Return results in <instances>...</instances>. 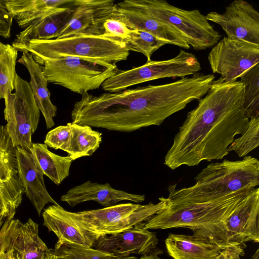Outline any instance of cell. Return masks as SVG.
Listing matches in <instances>:
<instances>
[{
    "label": "cell",
    "instance_id": "6da1fadb",
    "mask_svg": "<svg viewBox=\"0 0 259 259\" xmlns=\"http://www.w3.org/2000/svg\"><path fill=\"white\" fill-rule=\"evenodd\" d=\"M244 87L240 81L214 80L205 96L189 112L167 152L164 164L171 169L222 159L237 135L247 129Z\"/></svg>",
    "mask_w": 259,
    "mask_h": 259
},
{
    "label": "cell",
    "instance_id": "7a4b0ae2",
    "mask_svg": "<svg viewBox=\"0 0 259 259\" xmlns=\"http://www.w3.org/2000/svg\"><path fill=\"white\" fill-rule=\"evenodd\" d=\"M202 91L195 76L174 82L94 96L85 93L71 112L72 123L109 131L131 132L161 124L184 109Z\"/></svg>",
    "mask_w": 259,
    "mask_h": 259
},
{
    "label": "cell",
    "instance_id": "3957f363",
    "mask_svg": "<svg viewBox=\"0 0 259 259\" xmlns=\"http://www.w3.org/2000/svg\"><path fill=\"white\" fill-rule=\"evenodd\" d=\"M251 190L244 189L205 201H168V206L145 222L144 227L148 230L188 228L195 237L223 249L226 248L223 241L224 222Z\"/></svg>",
    "mask_w": 259,
    "mask_h": 259
},
{
    "label": "cell",
    "instance_id": "277c9868",
    "mask_svg": "<svg viewBox=\"0 0 259 259\" xmlns=\"http://www.w3.org/2000/svg\"><path fill=\"white\" fill-rule=\"evenodd\" d=\"M194 185L181 189L177 184L168 187L170 202L214 200L259 184V161L251 156L241 160L211 163L195 178Z\"/></svg>",
    "mask_w": 259,
    "mask_h": 259
},
{
    "label": "cell",
    "instance_id": "5b68a950",
    "mask_svg": "<svg viewBox=\"0 0 259 259\" xmlns=\"http://www.w3.org/2000/svg\"><path fill=\"white\" fill-rule=\"evenodd\" d=\"M18 51L27 52L38 64L48 60L74 57L115 64L126 60L130 51L125 44L102 35H79L48 40L32 39L24 44H12Z\"/></svg>",
    "mask_w": 259,
    "mask_h": 259
},
{
    "label": "cell",
    "instance_id": "8992f818",
    "mask_svg": "<svg viewBox=\"0 0 259 259\" xmlns=\"http://www.w3.org/2000/svg\"><path fill=\"white\" fill-rule=\"evenodd\" d=\"M116 5L121 7L137 9L167 23L178 30L187 44L195 50L213 47L222 35L197 10H186L164 0H125Z\"/></svg>",
    "mask_w": 259,
    "mask_h": 259
},
{
    "label": "cell",
    "instance_id": "52a82bcc",
    "mask_svg": "<svg viewBox=\"0 0 259 259\" xmlns=\"http://www.w3.org/2000/svg\"><path fill=\"white\" fill-rule=\"evenodd\" d=\"M157 203H121L70 214L83 228L99 237L121 232L148 221L168 206L167 198L161 197Z\"/></svg>",
    "mask_w": 259,
    "mask_h": 259
},
{
    "label": "cell",
    "instance_id": "ba28073f",
    "mask_svg": "<svg viewBox=\"0 0 259 259\" xmlns=\"http://www.w3.org/2000/svg\"><path fill=\"white\" fill-rule=\"evenodd\" d=\"M38 64L48 83L62 86L81 95L99 88L118 70L115 64L74 57L45 60Z\"/></svg>",
    "mask_w": 259,
    "mask_h": 259
},
{
    "label": "cell",
    "instance_id": "9c48e42d",
    "mask_svg": "<svg viewBox=\"0 0 259 259\" xmlns=\"http://www.w3.org/2000/svg\"><path fill=\"white\" fill-rule=\"evenodd\" d=\"M200 64L192 53L181 50L173 58L162 61H150L130 70H118L102 84L103 90L110 93L123 91L144 82L167 77H185L201 70Z\"/></svg>",
    "mask_w": 259,
    "mask_h": 259
},
{
    "label": "cell",
    "instance_id": "30bf717a",
    "mask_svg": "<svg viewBox=\"0 0 259 259\" xmlns=\"http://www.w3.org/2000/svg\"><path fill=\"white\" fill-rule=\"evenodd\" d=\"M15 93L5 98V119L8 134L15 147L31 149L32 135L36 130L40 110L34 99L29 82L17 74L15 80Z\"/></svg>",
    "mask_w": 259,
    "mask_h": 259
},
{
    "label": "cell",
    "instance_id": "8fae6325",
    "mask_svg": "<svg viewBox=\"0 0 259 259\" xmlns=\"http://www.w3.org/2000/svg\"><path fill=\"white\" fill-rule=\"evenodd\" d=\"M207 58L213 73L220 74L226 82L237 80L259 63V45L224 37L213 47Z\"/></svg>",
    "mask_w": 259,
    "mask_h": 259
},
{
    "label": "cell",
    "instance_id": "7c38bea8",
    "mask_svg": "<svg viewBox=\"0 0 259 259\" xmlns=\"http://www.w3.org/2000/svg\"><path fill=\"white\" fill-rule=\"evenodd\" d=\"M223 241L246 248L245 242H259V189L252 190L238 204L224 224Z\"/></svg>",
    "mask_w": 259,
    "mask_h": 259
},
{
    "label": "cell",
    "instance_id": "4fadbf2b",
    "mask_svg": "<svg viewBox=\"0 0 259 259\" xmlns=\"http://www.w3.org/2000/svg\"><path fill=\"white\" fill-rule=\"evenodd\" d=\"M145 222L118 233L102 235L95 241L93 248L116 257H125L131 254L145 255L152 253L161 254L157 247L156 233L144 227Z\"/></svg>",
    "mask_w": 259,
    "mask_h": 259
},
{
    "label": "cell",
    "instance_id": "5bb4252c",
    "mask_svg": "<svg viewBox=\"0 0 259 259\" xmlns=\"http://www.w3.org/2000/svg\"><path fill=\"white\" fill-rule=\"evenodd\" d=\"M205 17L208 21L220 25L227 37L259 45V13L247 2L235 0L223 14L210 12Z\"/></svg>",
    "mask_w": 259,
    "mask_h": 259
},
{
    "label": "cell",
    "instance_id": "9a60e30c",
    "mask_svg": "<svg viewBox=\"0 0 259 259\" xmlns=\"http://www.w3.org/2000/svg\"><path fill=\"white\" fill-rule=\"evenodd\" d=\"M73 16L57 38L79 35L103 34L105 21L111 17L115 5L112 0H75Z\"/></svg>",
    "mask_w": 259,
    "mask_h": 259
},
{
    "label": "cell",
    "instance_id": "2e32d148",
    "mask_svg": "<svg viewBox=\"0 0 259 259\" xmlns=\"http://www.w3.org/2000/svg\"><path fill=\"white\" fill-rule=\"evenodd\" d=\"M18 176L24 193L33 205L38 215L45 206L58 203L51 197L45 186L44 174L31 149L15 147Z\"/></svg>",
    "mask_w": 259,
    "mask_h": 259
},
{
    "label": "cell",
    "instance_id": "e0dca14e",
    "mask_svg": "<svg viewBox=\"0 0 259 259\" xmlns=\"http://www.w3.org/2000/svg\"><path fill=\"white\" fill-rule=\"evenodd\" d=\"M111 17L123 22L129 29L150 33L167 44L189 49L183 35L169 24L134 8L121 7L115 4Z\"/></svg>",
    "mask_w": 259,
    "mask_h": 259
},
{
    "label": "cell",
    "instance_id": "ac0fdd59",
    "mask_svg": "<svg viewBox=\"0 0 259 259\" xmlns=\"http://www.w3.org/2000/svg\"><path fill=\"white\" fill-rule=\"evenodd\" d=\"M44 224L49 232L57 236L59 243H73L93 248L98 238L80 225L59 204H53L45 209L42 214Z\"/></svg>",
    "mask_w": 259,
    "mask_h": 259
},
{
    "label": "cell",
    "instance_id": "d6986e66",
    "mask_svg": "<svg viewBox=\"0 0 259 259\" xmlns=\"http://www.w3.org/2000/svg\"><path fill=\"white\" fill-rule=\"evenodd\" d=\"M144 195L135 194L117 190L108 183L98 184L88 181L70 189L60 199L73 207L82 202L94 201L105 207L124 200L139 203L145 200Z\"/></svg>",
    "mask_w": 259,
    "mask_h": 259
},
{
    "label": "cell",
    "instance_id": "ffe728a7",
    "mask_svg": "<svg viewBox=\"0 0 259 259\" xmlns=\"http://www.w3.org/2000/svg\"><path fill=\"white\" fill-rule=\"evenodd\" d=\"M74 11V7L55 9L19 32L12 44H24L32 39L57 38L69 23Z\"/></svg>",
    "mask_w": 259,
    "mask_h": 259
},
{
    "label": "cell",
    "instance_id": "44dd1931",
    "mask_svg": "<svg viewBox=\"0 0 259 259\" xmlns=\"http://www.w3.org/2000/svg\"><path fill=\"white\" fill-rule=\"evenodd\" d=\"M165 244L168 254L174 259H214L223 250L218 245L193 235L170 233Z\"/></svg>",
    "mask_w": 259,
    "mask_h": 259
},
{
    "label": "cell",
    "instance_id": "7402d4cb",
    "mask_svg": "<svg viewBox=\"0 0 259 259\" xmlns=\"http://www.w3.org/2000/svg\"><path fill=\"white\" fill-rule=\"evenodd\" d=\"M18 62L25 66L30 76V85L35 103L45 119L48 129L55 125L54 117L56 116L57 107L51 102L48 82L45 77L41 66L33 59L27 52H22Z\"/></svg>",
    "mask_w": 259,
    "mask_h": 259
},
{
    "label": "cell",
    "instance_id": "603a6c76",
    "mask_svg": "<svg viewBox=\"0 0 259 259\" xmlns=\"http://www.w3.org/2000/svg\"><path fill=\"white\" fill-rule=\"evenodd\" d=\"M38 226L31 219L23 224L14 242L15 259H59L39 238Z\"/></svg>",
    "mask_w": 259,
    "mask_h": 259
},
{
    "label": "cell",
    "instance_id": "cb8c5ba5",
    "mask_svg": "<svg viewBox=\"0 0 259 259\" xmlns=\"http://www.w3.org/2000/svg\"><path fill=\"white\" fill-rule=\"evenodd\" d=\"M13 19L21 28H26L61 6L74 0H3Z\"/></svg>",
    "mask_w": 259,
    "mask_h": 259
},
{
    "label": "cell",
    "instance_id": "d4e9b609",
    "mask_svg": "<svg viewBox=\"0 0 259 259\" xmlns=\"http://www.w3.org/2000/svg\"><path fill=\"white\" fill-rule=\"evenodd\" d=\"M45 175L56 185H60L69 174L72 160L50 151L46 144L33 143L31 147Z\"/></svg>",
    "mask_w": 259,
    "mask_h": 259
},
{
    "label": "cell",
    "instance_id": "484cf974",
    "mask_svg": "<svg viewBox=\"0 0 259 259\" xmlns=\"http://www.w3.org/2000/svg\"><path fill=\"white\" fill-rule=\"evenodd\" d=\"M72 135L68 155L72 161L79 158L90 156L99 148L102 134L86 125L70 122Z\"/></svg>",
    "mask_w": 259,
    "mask_h": 259
},
{
    "label": "cell",
    "instance_id": "4316f807",
    "mask_svg": "<svg viewBox=\"0 0 259 259\" xmlns=\"http://www.w3.org/2000/svg\"><path fill=\"white\" fill-rule=\"evenodd\" d=\"M24 193V189L17 174L6 181L0 182V220L13 219Z\"/></svg>",
    "mask_w": 259,
    "mask_h": 259
},
{
    "label": "cell",
    "instance_id": "83f0119b",
    "mask_svg": "<svg viewBox=\"0 0 259 259\" xmlns=\"http://www.w3.org/2000/svg\"><path fill=\"white\" fill-rule=\"evenodd\" d=\"M17 56L18 51L12 45L0 41V99L15 90Z\"/></svg>",
    "mask_w": 259,
    "mask_h": 259
},
{
    "label": "cell",
    "instance_id": "f1b7e54d",
    "mask_svg": "<svg viewBox=\"0 0 259 259\" xmlns=\"http://www.w3.org/2000/svg\"><path fill=\"white\" fill-rule=\"evenodd\" d=\"M239 78L244 87L245 115L249 119L259 117V63L246 71Z\"/></svg>",
    "mask_w": 259,
    "mask_h": 259
},
{
    "label": "cell",
    "instance_id": "f546056e",
    "mask_svg": "<svg viewBox=\"0 0 259 259\" xmlns=\"http://www.w3.org/2000/svg\"><path fill=\"white\" fill-rule=\"evenodd\" d=\"M55 252L59 259H139L134 256L116 257L88 246L73 243H59Z\"/></svg>",
    "mask_w": 259,
    "mask_h": 259
},
{
    "label": "cell",
    "instance_id": "4dcf8cb0",
    "mask_svg": "<svg viewBox=\"0 0 259 259\" xmlns=\"http://www.w3.org/2000/svg\"><path fill=\"white\" fill-rule=\"evenodd\" d=\"M17 173L15 147L6 126L0 125V182L6 181Z\"/></svg>",
    "mask_w": 259,
    "mask_h": 259
},
{
    "label": "cell",
    "instance_id": "1f68e13d",
    "mask_svg": "<svg viewBox=\"0 0 259 259\" xmlns=\"http://www.w3.org/2000/svg\"><path fill=\"white\" fill-rule=\"evenodd\" d=\"M166 44L150 33L131 30L125 46L129 51L139 52L144 55L147 58V62H148L151 60V56L156 50Z\"/></svg>",
    "mask_w": 259,
    "mask_h": 259
},
{
    "label": "cell",
    "instance_id": "d6a6232c",
    "mask_svg": "<svg viewBox=\"0 0 259 259\" xmlns=\"http://www.w3.org/2000/svg\"><path fill=\"white\" fill-rule=\"evenodd\" d=\"M259 145V117L249 119L248 127L241 136L234 140L228 151H234L244 157Z\"/></svg>",
    "mask_w": 259,
    "mask_h": 259
},
{
    "label": "cell",
    "instance_id": "836d02e7",
    "mask_svg": "<svg viewBox=\"0 0 259 259\" xmlns=\"http://www.w3.org/2000/svg\"><path fill=\"white\" fill-rule=\"evenodd\" d=\"M22 225L19 220H5L0 229V259H15L14 242Z\"/></svg>",
    "mask_w": 259,
    "mask_h": 259
},
{
    "label": "cell",
    "instance_id": "e575fe53",
    "mask_svg": "<svg viewBox=\"0 0 259 259\" xmlns=\"http://www.w3.org/2000/svg\"><path fill=\"white\" fill-rule=\"evenodd\" d=\"M72 130L70 122L60 125L48 133L44 141L48 147L56 150L61 149L68 154L69 152Z\"/></svg>",
    "mask_w": 259,
    "mask_h": 259
},
{
    "label": "cell",
    "instance_id": "d590c367",
    "mask_svg": "<svg viewBox=\"0 0 259 259\" xmlns=\"http://www.w3.org/2000/svg\"><path fill=\"white\" fill-rule=\"evenodd\" d=\"M131 32V29L123 22L112 17L107 19L103 24L102 35L125 45L129 39Z\"/></svg>",
    "mask_w": 259,
    "mask_h": 259
},
{
    "label": "cell",
    "instance_id": "8d00e7d4",
    "mask_svg": "<svg viewBox=\"0 0 259 259\" xmlns=\"http://www.w3.org/2000/svg\"><path fill=\"white\" fill-rule=\"evenodd\" d=\"M13 16L4 3L0 1V35L9 38L11 35V28L12 25Z\"/></svg>",
    "mask_w": 259,
    "mask_h": 259
},
{
    "label": "cell",
    "instance_id": "74e56055",
    "mask_svg": "<svg viewBox=\"0 0 259 259\" xmlns=\"http://www.w3.org/2000/svg\"><path fill=\"white\" fill-rule=\"evenodd\" d=\"M244 248L231 245L222 250L214 259H242L244 255Z\"/></svg>",
    "mask_w": 259,
    "mask_h": 259
},
{
    "label": "cell",
    "instance_id": "f35d334b",
    "mask_svg": "<svg viewBox=\"0 0 259 259\" xmlns=\"http://www.w3.org/2000/svg\"><path fill=\"white\" fill-rule=\"evenodd\" d=\"M159 253H152L149 254L142 255L139 259H162L158 256Z\"/></svg>",
    "mask_w": 259,
    "mask_h": 259
},
{
    "label": "cell",
    "instance_id": "ab89813d",
    "mask_svg": "<svg viewBox=\"0 0 259 259\" xmlns=\"http://www.w3.org/2000/svg\"><path fill=\"white\" fill-rule=\"evenodd\" d=\"M251 259H259V249H257L255 253L252 255Z\"/></svg>",
    "mask_w": 259,
    "mask_h": 259
},
{
    "label": "cell",
    "instance_id": "60d3db41",
    "mask_svg": "<svg viewBox=\"0 0 259 259\" xmlns=\"http://www.w3.org/2000/svg\"><path fill=\"white\" fill-rule=\"evenodd\" d=\"M3 222H4V221H2V220H0V229H1V226H2V224H3Z\"/></svg>",
    "mask_w": 259,
    "mask_h": 259
}]
</instances>
